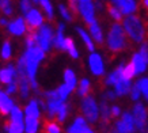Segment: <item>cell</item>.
<instances>
[{
  "mask_svg": "<svg viewBox=\"0 0 148 133\" xmlns=\"http://www.w3.org/2000/svg\"><path fill=\"white\" fill-rule=\"evenodd\" d=\"M113 132L116 133H135V122L130 111H122L121 115L118 117L114 122Z\"/></svg>",
  "mask_w": 148,
  "mask_h": 133,
  "instance_id": "30bf717a",
  "label": "cell"
},
{
  "mask_svg": "<svg viewBox=\"0 0 148 133\" xmlns=\"http://www.w3.org/2000/svg\"><path fill=\"white\" fill-rule=\"evenodd\" d=\"M65 25L67 23L60 22L54 27V36H53V49L63 52L64 41H65Z\"/></svg>",
  "mask_w": 148,
  "mask_h": 133,
  "instance_id": "d6986e66",
  "label": "cell"
},
{
  "mask_svg": "<svg viewBox=\"0 0 148 133\" xmlns=\"http://www.w3.org/2000/svg\"><path fill=\"white\" fill-rule=\"evenodd\" d=\"M136 86L141 93V99H145V102L148 101V77L147 76H139V79L136 80Z\"/></svg>",
  "mask_w": 148,
  "mask_h": 133,
  "instance_id": "1f68e13d",
  "label": "cell"
},
{
  "mask_svg": "<svg viewBox=\"0 0 148 133\" xmlns=\"http://www.w3.org/2000/svg\"><path fill=\"white\" fill-rule=\"evenodd\" d=\"M77 75L76 72H75V69H72V68H65L63 72V83H65L67 86H69L72 90H75V87H76L77 84Z\"/></svg>",
  "mask_w": 148,
  "mask_h": 133,
  "instance_id": "83f0119b",
  "label": "cell"
},
{
  "mask_svg": "<svg viewBox=\"0 0 148 133\" xmlns=\"http://www.w3.org/2000/svg\"><path fill=\"white\" fill-rule=\"evenodd\" d=\"M15 105L12 97H10L7 93H4L3 90H0V115L7 117L8 113L11 111V109Z\"/></svg>",
  "mask_w": 148,
  "mask_h": 133,
  "instance_id": "44dd1931",
  "label": "cell"
},
{
  "mask_svg": "<svg viewBox=\"0 0 148 133\" xmlns=\"http://www.w3.org/2000/svg\"><path fill=\"white\" fill-rule=\"evenodd\" d=\"M79 98L84 97L87 94L91 93V80L88 77H82L80 80H77V84L73 90Z\"/></svg>",
  "mask_w": 148,
  "mask_h": 133,
  "instance_id": "d4e9b609",
  "label": "cell"
},
{
  "mask_svg": "<svg viewBox=\"0 0 148 133\" xmlns=\"http://www.w3.org/2000/svg\"><path fill=\"white\" fill-rule=\"evenodd\" d=\"M130 65L133 66L135 69L136 75L140 76V75H144L148 69V57H144L141 53H139L136 50L135 53H132L130 56Z\"/></svg>",
  "mask_w": 148,
  "mask_h": 133,
  "instance_id": "5bb4252c",
  "label": "cell"
},
{
  "mask_svg": "<svg viewBox=\"0 0 148 133\" xmlns=\"http://www.w3.org/2000/svg\"><path fill=\"white\" fill-rule=\"evenodd\" d=\"M4 93H7L10 97H15L18 94V83H16V80H14V82L4 86Z\"/></svg>",
  "mask_w": 148,
  "mask_h": 133,
  "instance_id": "f35d334b",
  "label": "cell"
},
{
  "mask_svg": "<svg viewBox=\"0 0 148 133\" xmlns=\"http://www.w3.org/2000/svg\"><path fill=\"white\" fill-rule=\"evenodd\" d=\"M141 5L147 8V7H148V0H141Z\"/></svg>",
  "mask_w": 148,
  "mask_h": 133,
  "instance_id": "7bdbcfd3",
  "label": "cell"
},
{
  "mask_svg": "<svg viewBox=\"0 0 148 133\" xmlns=\"http://www.w3.org/2000/svg\"><path fill=\"white\" fill-rule=\"evenodd\" d=\"M10 19L7 18V16H0V27H3V29H5V26H7V23H8Z\"/></svg>",
  "mask_w": 148,
  "mask_h": 133,
  "instance_id": "b9f144b4",
  "label": "cell"
},
{
  "mask_svg": "<svg viewBox=\"0 0 148 133\" xmlns=\"http://www.w3.org/2000/svg\"><path fill=\"white\" fill-rule=\"evenodd\" d=\"M102 99L108 101L109 103H112V102H114V101L117 99V95H116V93L113 91V88L108 87V90H106V91L102 94Z\"/></svg>",
  "mask_w": 148,
  "mask_h": 133,
  "instance_id": "ab89813d",
  "label": "cell"
},
{
  "mask_svg": "<svg viewBox=\"0 0 148 133\" xmlns=\"http://www.w3.org/2000/svg\"><path fill=\"white\" fill-rule=\"evenodd\" d=\"M14 80H16V68L14 62L7 61L4 66L0 68V84L5 86Z\"/></svg>",
  "mask_w": 148,
  "mask_h": 133,
  "instance_id": "9a60e30c",
  "label": "cell"
},
{
  "mask_svg": "<svg viewBox=\"0 0 148 133\" xmlns=\"http://www.w3.org/2000/svg\"><path fill=\"white\" fill-rule=\"evenodd\" d=\"M23 18H25V22H26V25H27L29 31H33V30H36V29H38V27H40L42 23H45V21H46L42 10L37 8L34 5L23 15Z\"/></svg>",
  "mask_w": 148,
  "mask_h": 133,
  "instance_id": "8fae6325",
  "label": "cell"
},
{
  "mask_svg": "<svg viewBox=\"0 0 148 133\" xmlns=\"http://www.w3.org/2000/svg\"><path fill=\"white\" fill-rule=\"evenodd\" d=\"M88 57H87V66H88V71L94 77H103L106 73V62L105 58L99 52L92 50L88 52Z\"/></svg>",
  "mask_w": 148,
  "mask_h": 133,
  "instance_id": "9c48e42d",
  "label": "cell"
},
{
  "mask_svg": "<svg viewBox=\"0 0 148 133\" xmlns=\"http://www.w3.org/2000/svg\"><path fill=\"white\" fill-rule=\"evenodd\" d=\"M14 57V46L10 40H4L0 46V58L3 61H11Z\"/></svg>",
  "mask_w": 148,
  "mask_h": 133,
  "instance_id": "484cf974",
  "label": "cell"
},
{
  "mask_svg": "<svg viewBox=\"0 0 148 133\" xmlns=\"http://www.w3.org/2000/svg\"><path fill=\"white\" fill-rule=\"evenodd\" d=\"M33 38L36 41V44L40 46L44 52L50 53V50L53 49V36H54V27L50 23H42L38 29L32 31Z\"/></svg>",
  "mask_w": 148,
  "mask_h": 133,
  "instance_id": "277c9868",
  "label": "cell"
},
{
  "mask_svg": "<svg viewBox=\"0 0 148 133\" xmlns=\"http://www.w3.org/2000/svg\"><path fill=\"white\" fill-rule=\"evenodd\" d=\"M7 33H8L11 37H15V38H21V37H25L27 34V25L25 22V18L22 16H15V18L10 19L8 23H7Z\"/></svg>",
  "mask_w": 148,
  "mask_h": 133,
  "instance_id": "7c38bea8",
  "label": "cell"
},
{
  "mask_svg": "<svg viewBox=\"0 0 148 133\" xmlns=\"http://www.w3.org/2000/svg\"><path fill=\"white\" fill-rule=\"evenodd\" d=\"M122 76H124V77H128V79H132V80L135 79V77H137L133 66L130 65V62H126V64L122 65Z\"/></svg>",
  "mask_w": 148,
  "mask_h": 133,
  "instance_id": "d590c367",
  "label": "cell"
},
{
  "mask_svg": "<svg viewBox=\"0 0 148 133\" xmlns=\"http://www.w3.org/2000/svg\"><path fill=\"white\" fill-rule=\"evenodd\" d=\"M79 109H80L82 115L87 120L88 124L95 125L99 122V105L98 101L92 95L87 94L84 97H82L80 103H79Z\"/></svg>",
  "mask_w": 148,
  "mask_h": 133,
  "instance_id": "5b68a950",
  "label": "cell"
},
{
  "mask_svg": "<svg viewBox=\"0 0 148 133\" xmlns=\"http://www.w3.org/2000/svg\"><path fill=\"white\" fill-rule=\"evenodd\" d=\"M102 1H105V0H102Z\"/></svg>",
  "mask_w": 148,
  "mask_h": 133,
  "instance_id": "7dc6e473",
  "label": "cell"
},
{
  "mask_svg": "<svg viewBox=\"0 0 148 133\" xmlns=\"http://www.w3.org/2000/svg\"><path fill=\"white\" fill-rule=\"evenodd\" d=\"M0 90H1V84H0Z\"/></svg>",
  "mask_w": 148,
  "mask_h": 133,
  "instance_id": "bcb514c9",
  "label": "cell"
},
{
  "mask_svg": "<svg viewBox=\"0 0 148 133\" xmlns=\"http://www.w3.org/2000/svg\"><path fill=\"white\" fill-rule=\"evenodd\" d=\"M25 132L26 133H38L41 130V118L25 117Z\"/></svg>",
  "mask_w": 148,
  "mask_h": 133,
  "instance_id": "f1b7e54d",
  "label": "cell"
},
{
  "mask_svg": "<svg viewBox=\"0 0 148 133\" xmlns=\"http://www.w3.org/2000/svg\"><path fill=\"white\" fill-rule=\"evenodd\" d=\"M71 111H72L71 105H69L68 102H63L61 103V106L58 107L54 120L57 121L58 124H64V122H67L68 117H69V114H71Z\"/></svg>",
  "mask_w": 148,
  "mask_h": 133,
  "instance_id": "4316f807",
  "label": "cell"
},
{
  "mask_svg": "<svg viewBox=\"0 0 148 133\" xmlns=\"http://www.w3.org/2000/svg\"><path fill=\"white\" fill-rule=\"evenodd\" d=\"M109 1H110V4H114V3H116V0H109Z\"/></svg>",
  "mask_w": 148,
  "mask_h": 133,
  "instance_id": "ee69618b",
  "label": "cell"
},
{
  "mask_svg": "<svg viewBox=\"0 0 148 133\" xmlns=\"http://www.w3.org/2000/svg\"><path fill=\"white\" fill-rule=\"evenodd\" d=\"M132 84H133V80L132 79H128V77L121 76V77L113 84L112 88H113V91L116 93L117 98H124V97H128Z\"/></svg>",
  "mask_w": 148,
  "mask_h": 133,
  "instance_id": "2e32d148",
  "label": "cell"
},
{
  "mask_svg": "<svg viewBox=\"0 0 148 133\" xmlns=\"http://www.w3.org/2000/svg\"><path fill=\"white\" fill-rule=\"evenodd\" d=\"M32 1H33V3H34V4L37 5V0H32Z\"/></svg>",
  "mask_w": 148,
  "mask_h": 133,
  "instance_id": "f6af8a7d",
  "label": "cell"
},
{
  "mask_svg": "<svg viewBox=\"0 0 148 133\" xmlns=\"http://www.w3.org/2000/svg\"><path fill=\"white\" fill-rule=\"evenodd\" d=\"M58 15H60V18L63 19L64 23H71L73 21V12L71 11V8L68 7L67 4H64V3H58Z\"/></svg>",
  "mask_w": 148,
  "mask_h": 133,
  "instance_id": "f546056e",
  "label": "cell"
},
{
  "mask_svg": "<svg viewBox=\"0 0 148 133\" xmlns=\"http://www.w3.org/2000/svg\"><path fill=\"white\" fill-rule=\"evenodd\" d=\"M103 45L110 53H121L128 49L129 40L122 29L121 22H113L110 25L108 33L105 34Z\"/></svg>",
  "mask_w": 148,
  "mask_h": 133,
  "instance_id": "6da1fadb",
  "label": "cell"
},
{
  "mask_svg": "<svg viewBox=\"0 0 148 133\" xmlns=\"http://www.w3.org/2000/svg\"><path fill=\"white\" fill-rule=\"evenodd\" d=\"M42 99H44V103H45V114L48 117V120H54V117H56V113H57L58 107L61 106V103L64 101H61L60 98H58L57 93H56V90H46L44 93H41L40 95Z\"/></svg>",
  "mask_w": 148,
  "mask_h": 133,
  "instance_id": "ba28073f",
  "label": "cell"
},
{
  "mask_svg": "<svg viewBox=\"0 0 148 133\" xmlns=\"http://www.w3.org/2000/svg\"><path fill=\"white\" fill-rule=\"evenodd\" d=\"M68 7L73 14H77L82 21L88 25L97 19V10L94 5V0H68Z\"/></svg>",
  "mask_w": 148,
  "mask_h": 133,
  "instance_id": "3957f363",
  "label": "cell"
},
{
  "mask_svg": "<svg viewBox=\"0 0 148 133\" xmlns=\"http://www.w3.org/2000/svg\"><path fill=\"white\" fill-rule=\"evenodd\" d=\"M54 90H56L58 98H60L61 101H64V102H68L69 98H71V95L73 94V90H72L69 86L65 84V83H61V84L58 86V87H56Z\"/></svg>",
  "mask_w": 148,
  "mask_h": 133,
  "instance_id": "4dcf8cb0",
  "label": "cell"
},
{
  "mask_svg": "<svg viewBox=\"0 0 148 133\" xmlns=\"http://www.w3.org/2000/svg\"><path fill=\"white\" fill-rule=\"evenodd\" d=\"M133 107L130 110V114L133 117V122H135V130L140 133H145L148 130V110L145 103L140 102H133Z\"/></svg>",
  "mask_w": 148,
  "mask_h": 133,
  "instance_id": "52a82bcc",
  "label": "cell"
},
{
  "mask_svg": "<svg viewBox=\"0 0 148 133\" xmlns=\"http://www.w3.org/2000/svg\"><path fill=\"white\" fill-rule=\"evenodd\" d=\"M0 11H1V14H3L4 16H7V18L12 16L14 11H15L12 0H0Z\"/></svg>",
  "mask_w": 148,
  "mask_h": 133,
  "instance_id": "d6a6232c",
  "label": "cell"
},
{
  "mask_svg": "<svg viewBox=\"0 0 148 133\" xmlns=\"http://www.w3.org/2000/svg\"><path fill=\"white\" fill-rule=\"evenodd\" d=\"M63 52H65L72 60H79L80 58V52H79V49H77L76 44H75V41H73L72 37H65Z\"/></svg>",
  "mask_w": 148,
  "mask_h": 133,
  "instance_id": "7402d4cb",
  "label": "cell"
},
{
  "mask_svg": "<svg viewBox=\"0 0 148 133\" xmlns=\"http://www.w3.org/2000/svg\"><path fill=\"white\" fill-rule=\"evenodd\" d=\"M87 31L90 33L91 38L97 45H103V41H105V31H103L102 25L95 21L92 23H88L87 25Z\"/></svg>",
  "mask_w": 148,
  "mask_h": 133,
  "instance_id": "ac0fdd59",
  "label": "cell"
},
{
  "mask_svg": "<svg viewBox=\"0 0 148 133\" xmlns=\"http://www.w3.org/2000/svg\"><path fill=\"white\" fill-rule=\"evenodd\" d=\"M121 25L129 42L139 45L145 41V38H147V26H145L143 18L139 16L137 14L124 16L121 21Z\"/></svg>",
  "mask_w": 148,
  "mask_h": 133,
  "instance_id": "7a4b0ae2",
  "label": "cell"
},
{
  "mask_svg": "<svg viewBox=\"0 0 148 133\" xmlns=\"http://www.w3.org/2000/svg\"><path fill=\"white\" fill-rule=\"evenodd\" d=\"M37 4L41 7L42 12H44L48 21H53L54 16H56V10H54L52 0H37Z\"/></svg>",
  "mask_w": 148,
  "mask_h": 133,
  "instance_id": "cb8c5ba5",
  "label": "cell"
},
{
  "mask_svg": "<svg viewBox=\"0 0 148 133\" xmlns=\"http://www.w3.org/2000/svg\"><path fill=\"white\" fill-rule=\"evenodd\" d=\"M114 5L121 11L124 16L137 14L139 11V0H116Z\"/></svg>",
  "mask_w": 148,
  "mask_h": 133,
  "instance_id": "e0dca14e",
  "label": "cell"
},
{
  "mask_svg": "<svg viewBox=\"0 0 148 133\" xmlns=\"http://www.w3.org/2000/svg\"><path fill=\"white\" fill-rule=\"evenodd\" d=\"M7 117L8 121L4 124L3 128L5 133H25V121H23L25 115H23L22 107L15 103Z\"/></svg>",
  "mask_w": 148,
  "mask_h": 133,
  "instance_id": "8992f818",
  "label": "cell"
},
{
  "mask_svg": "<svg viewBox=\"0 0 148 133\" xmlns=\"http://www.w3.org/2000/svg\"><path fill=\"white\" fill-rule=\"evenodd\" d=\"M33 5H34V3H33L32 0H19L18 1V8H19V11H21L22 15H25L29 10L32 8Z\"/></svg>",
  "mask_w": 148,
  "mask_h": 133,
  "instance_id": "74e56055",
  "label": "cell"
},
{
  "mask_svg": "<svg viewBox=\"0 0 148 133\" xmlns=\"http://www.w3.org/2000/svg\"><path fill=\"white\" fill-rule=\"evenodd\" d=\"M122 113V109L120 105H117V103L112 102L110 103V115H112V118H118Z\"/></svg>",
  "mask_w": 148,
  "mask_h": 133,
  "instance_id": "60d3db41",
  "label": "cell"
},
{
  "mask_svg": "<svg viewBox=\"0 0 148 133\" xmlns=\"http://www.w3.org/2000/svg\"><path fill=\"white\" fill-rule=\"evenodd\" d=\"M46 133H61L63 129H61V124H58L56 120H49L44 126Z\"/></svg>",
  "mask_w": 148,
  "mask_h": 133,
  "instance_id": "e575fe53",
  "label": "cell"
},
{
  "mask_svg": "<svg viewBox=\"0 0 148 133\" xmlns=\"http://www.w3.org/2000/svg\"><path fill=\"white\" fill-rule=\"evenodd\" d=\"M75 30H76L77 36H79V38H80V41L83 42V45L86 46V49H87L88 52L97 50V44L92 41V38H91L90 33L87 31V29H84V27H82V26H76L75 27Z\"/></svg>",
  "mask_w": 148,
  "mask_h": 133,
  "instance_id": "ffe728a7",
  "label": "cell"
},
{
  "mask_svg": "<svg viewBox=\"0 0 148 133\" xmlns=\"http://www.w3.org/2000/svg\"><path fill=\"white\" fill-rule=\"evenodd\" d=\"M67 133H94V128L92 125L88 124L87 120L82 114L75 115L72 122L67 126Z\"/></svg>",
  "mask_w": 148,
  "mask_h": 133,
  "instance_id": "4fadbf2b",
  "label": "cell"
},
{
  "mask_svg": "<svg viewBox=\"0 0 148 133\" xmlns=\"http://www.w3.org/2000/svg\"><path fill=\"white\" fill-rule=\"evenodd\" d=\"M122 65H124V62H121L120 65H117L116 68L112 69L109 73H105V76H103V77H105V79H103V83H105L106 87H110V88H112L113 84L122 76Z\"/></svg>",
  "mask_w": 148,
  "mask_h": 133,
  "instance_id": "603a6c76",
  "label": "cell"
},
{
  "mask_svg": "<svg viewBox=\"0 0 148 133\" xmlns=\"http://www.w3.org/2000/svg\"><path fill=\"white\" fill-rule=\"evenodd\" d=\"M108 15L110 16L113 22H121L122 18H124V15L121 14V11L117 8L114 4H110L108 7Z\"/></svg>",
  "mask_w": 148,
  "mask_h": 133,
  "instance_id": "836d02e7",
  "label": "cell"
},
{
  "mask_svg": "<svg viewBox=\"0 0 148 133\" xmlns=\"http://www.w3.org/2000/svg\"><path fill=\"white\" fill-rule=\"evenodd\" d=\"M128 97L132 99V102H137V101H141V93H140V90L137 88V86L133 83L132 87H130V91L128 94Z\"/></svg>",
  "mask_w": 148,
  "mask_h": 133,
  "instance_id": "8d00e7d4",
  "label": "cell"
}]
</instances>
